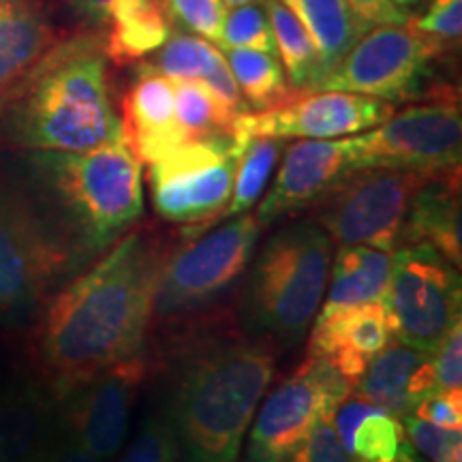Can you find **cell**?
I'll list each match as a JSON object with an SVG mask.
<instances>
[{
    "mask_svg": "<svg viewBox=\"0 0 462 462\" xmlns=\"http://www.w3.org/2000/svg\"><path fill=\"white\" fill-rule=\"evenodd\" d=\"M161 263L159 246L143 231H133L56 289L37 330L50 390L142 354Z\"/></svg>",
    "mask_w": 462,
    "mask_h": 462,
    "instance_id": "6da1fadb",
    "label": "cell"
},
{
    "mask_svg": "<svg viewBox=\"0 0 462 462\" xmlns=\"http://www.w3.org/2000/svg\"><path fill=\"white\" fill-rule=\"evenodd\" d=\"M24 184L88 265L126 234L143 210L142 161L123 133L90 150H26Z\"/></svg>",
    "mask_w": 462,
    "mask_h": 462,
    "instance_id": "7a4b0ae2",
    "label": "cell"
},
{
    "mask_svg": "<svg viewBox=\"0 0 462 462\" xmlns=\"http://www.w3.org/2000/svg\"><path fill=\"white\" fill-rule=\"evenodd\" d=\"M123 133L107 88V56L97 37L56 43L26 73L0 118V135L22 150L78 152Z\"/></svg>",
    "mask_w": 462,
    "mask_h": 462,
    "instance_id": "3957f363",
    "label": "cell"
},
{
    "mask_svg": "<svg viewBox=\"0 0 462 462\" xmlns=\"http://www.w3.org/2000/svg\"><path fill=\"white\" fill-rule=\"evenodd\" d=\"M276 357L265 345L208 346L184 364L170 415L187 462H236L273 383Z\"/></svg>",
    "mask_w": 462,
    "mask_h": 462,
    "instance_id": "277c9868",
    "label": "cell"
},
{
    "mask_svg": "<svg viewBox=\"0 0 462 462\" xmlns=\"http://www.w3.org/2000/svg\"><path fill=\"white\" fill-rule=\"evenodd\" d=\"M251 262L242 300L248 328L281 343H296L326 296L332 238L317 221L293 223L270 236Z\"/></svg>",
    "mask_w": 462,
    "mask_h": 462,
    "instance_id": "5b68a950",
    "label": "cell"
},
{
    "mask_svg": "<svg viewBox=\"0 0 462 462\" xmlns=\"http://www.w3.org/2000/svg\"><path fill=\"white\" fill-rule=\"evenodd\" d=\"M84 268L26 184L0 180V323L28 321Z\"/></svg>",
    "mask_w": 462,
    "mask_h": 462,
    "instance_id": "8992f818",
    "label": "cell"
},
{
    "mask_svg": "<svg viewBox=\"0 0 462 462\" xmlns=\"http://www.w3.org/2000/svg\"><path fill=\"white\" fill-rule=\"evenodd\" d=\"M381 302L392 338L432 354L462 319L458 268L432 246L404 245L392 255L390 282Z\"/></svg>",
    "mask_w": 462,
    "mask_h": 462,
    "instance_id": "52a82bcc",
    "label": "cell"
},
{
    "mask_svg": "<svg viewBox=\"0 0 462 462\" xmlns=\"http://www.w3.org/2000/svg\"><path fill=\"white\" fill-rule=\"evenodd\" d=\"M263 225L245 212L161 263L154 315L190 313L210 304L245 274Z\"/></svg>",
    "mask_w": 462,
    "mask_h": 462,
    "instance_id": "ba28073f",
    "label": "cell"
},
{
    "mask_svg": "<svg viewBox=\"0 0 462 462\" xmlns=\"http://www.w3.org/2000/svg\"><path fill=\"white\" fill-rule=\"evenodd\" d=\"M443 48L446 43L411 24L377 26L357 39L313 92H356L392 106L415 99Z\"/></svg>",
    "mask_w": 462,
    "mask_h": 462,
    "instance_id": "9c48e42d",
    "label": "cell"
},
{
    "mask_svg": "<svg viewBox=\"0 0 462 462\" xmlns=\"http://www.w3.org/2000/svg\"><path fill=\"white\" fill-rule=\"evenodd\" d=\"M242 142L234 135L189 140L150 163V193L159 217L170 223L204 225L221 218L229 204Z\"/></svg>",
    "mask_w": 462,
    "mask_h": 462,
    "instance_id": "30bf717a",
    "label": "cell"
},
{
    "mask_svg": "<svg viewBox=\"0 0 462 462\" xmlns=\"http://www.w3.org/2000/svg\"><path fill=\"white\" fill-rule=\"evenodd\" d=\"M354 170H407L426 176L460 171L462 116L454 101H437L392 114L354 137Z\"/></svg>",
    "mask_w": 462,
    "mask_h": 462,
    "instance_id": "8fae6325",
    "label": "cell"
},
{
    "mask_svg": "<svg viewBox=\"0 0 462 462\" xmlns=\"http://www.w3.org/2000/svg\"><path fill=\"white\" fill-rule=\"evenodd\" d=\"M432 176L407 170H360L321 199L319 223L332 242L394 251L409 204Z\"/></svg>",
    "mask_w": 462,
    "mask_h": 462,
    "instance_id": "7c38bea8",
    "label": "cell"
},
{
    "mask_svg": "<svg viewBox=\"0 0 462 462\" xmlns=\"http://www.w3.org/2000/svg\"><path fill=\"white\" fill-rule=\"evenodd\" d=\"M354 392L326 360L306 356L302 366L274 388L248 435L245 462H285L321 420L334 418Z\"/></svg>",
    "mask_w": 462,
    "mask_h": 462,
    "instance_id": "4fadbf2b",
    "label": "cell"
},
{
    "mask_svg": "<svg viewBox=\"0 0 462 462\" xmlns=\"http://www.w3.org/2000/svg\"><path fill=\"white\" fill-rule=\"evenodd\" d=\"M143 377L146 360L137 354L65 388L51 390L58 432L103 462L114 458L129 432Z\"/></svg>",
    "mask_w": 462,
    "mask_h": 462,
    "instance_id": "5bb4252c",
    "label": "cell"
},
{
    "mask_svg": "<svg viewBox=\"0 0 462 462\" xmlns=\"http://www.w3.org/2000/svg\"><path fill=\"white\" fill-rule=\"evenodd\" d=\"M394 114L388 101L340 90H317L296 95L279 107L246 112L234 120V140L253 135L279 140H337L374 129Z\"/></svg>",
    "mask_w": 462,
    "mask_h": 462,
    "instance_id": "9a60e30c",
    "label": "cell"
},
{
    "mask_svg": "<svg viewBox=\"0 0 462 462\" xmlns=\"http://www.w3.org/2000/svg\"><path fill=\"white\" fill-rule=\"evenodd\" d=\"M354 137L343 140H304L285 150L276 173L255 217L263 225L304 210L326 199L346 176L354 173Z\"/></svg>",
    "mask_w": 462,
    "mask_h": 462,
    "instance_id": "2e32d148",
    "label": "cell"
},
{
    "mask_svg": "<svg viewBox=\"0 0 462 462\" xmlns=\"http://www.w3.org/2000/svg\"><path fill=\"white\" fill-rule=\"evenodd\" d=\"M392 330L383 302H368L315 317L306 356L326 360L356 390L368 362L390 343Z\"/></svg>",
    "mask_w": 462,
    "mask_h": 462,
    "instance_id": "e0dca14e",
    "label": "cell"
},
{
    "mask_svg": "<svg viewBox=\"0 0 462 462\" xmlns=\"http://www.w3.org/2000/svg\"><path fill=\"white\" fill-rule=\"evenodd\" d=\"M58 439L48 383L15 377L0 383V462H48Z\"/></svg>",
    "mask_w": 462,
    "mask_h": 462,
    "instance_id": "ac0fdd59",
    "label": "cell"
},
{
    "mask_svg": "<svg viewBox=\"0 0 462 462\" xmlns=\"http://www.w3.org/2000/svg\"><path fill=\"white\" fill-rule=\"evenodd\" d=\"M123 137L142 163H154L189 142L176 120L173 84L152 65H142L123 103Z\"/></svg>",
    "mask_w": 462,
    "mask_h": 462,
    "instance_id": "d6986e66",
    "label": "cell"
},
{
    "mask_svg": "<svg viewBox=\"0 0 462 462\" xmlns=\"http://www.w3.org/2000/svg\"><path fill=\"white\" fill-rule=\"evenodd\" d=\"M356 388L357 396L374 407L396 418L409 415L421 398L439 390L432 354L390 338V343L368 362Z\"/></svg>",
    "mask_w": 462,
    "mask_h": 462,
    "instance_id": "ffe728a7",
    "label": "cell"
},
{
    "mask_svg": "<svg viewBox=\"0 0 462 462\" xmlns=\"http://www.w3.org/2000/svg\"><path fill=\"white\" fill-rule=\"evenodd\" d=\"M398 245H426L460 268V171L439 173L421 184L409 204Z\"/></svg>",
    "mask_w": 462,
    "mask_h": 462,
    "instance_id": "44dd1931",
    "label": "cell"
},
{
    "mask_svg": "<svg viewBox=\"0 0 462 462\" xmlns=\"http://www.w3.org/2000/svg\"><path fill=\"white\" fill-rule=\"evenodd\" d=\"M56 45L39 0H0V92L20 82Z\"/></svg>",
    "mask_w": 462,
    "mask_h": 462,
    "instance_id": "7402d4cb",
    "label": "cell"
},
{
    "mask_svg": "<svg viewBox=\"0 0 462 462\" xmlns=\"http://www.w3.org/2000/svg\"><path fill=\"white\" fill-rule=\"evenodd\" d=\"M392 274V253L362 245H340L330 268V289L319 315L328 317L383 298Z\"/></svg>",
    "mask_w": 462,
    "mask_h": 462,
    "instance_id": "603a6c76",
    "label": "cell"
},
{
    "mask_svg": "<svg viewBox=\"0 0 462 462\" xmlns=\"http://www.w3.org/2000/svg\"><path fill=\"white\" fill-rule=\"evenodd\" d=\"M106 22L109 32L103 50L116 65H129L159 51L173 24L165 0H114Z\"/></svg>",
    "mask_w": 462,
    "mask_h": 462,
    "instance_id": "cb8c5ba5",
    "label": "cell"
},
{
    "mask_svg": "<svg viewBox=\"0 0 462 462\" xmlns=\"http://www.w3.org/2000/svg\"><path fill=\"white\" fill-rule=\"evenodd\" d=\"M281 3L302 22L306 32L313 39L319 54L321 82L362 37L354 15L345 0H281Z\"/></svg>",
    "mask_w": 462,
    "mask_h": 462,
    "instance_id": "d4e9b609",
    "label": "cell"
},
{
    "mask_svg": "<svg viewBox=\"0 0 462 462\" xmlns=\"http://www.w3.org/2000/svg\"><path fill=\"white\" fill-rule=\"evenodd\" d=\"M265 11L273 26L276 54L281 56L293 97L313 92L319 82V54L313 39L281 0H265Z\"/></svg>",
    "mask_w": 462,
    "mask_h": 462,
    "instance_id": "484cf974",
    "label": "cell"
},
{
    "mask_svg": "<svg viewBox=\"0 0 462 462\" xmlns=\"http://www.w3.org/2000/svg\"><path fill=\"white\" fill-rule=\"evenodd\" d=\"M223 56L248 109L265 112L293 97L276 54L257 50H227Z\"/></svg>",
    "mask_w": 462,
    "mask_h": 462,
    "instance_id": "4316f807",
    "label": "cell"
},
{
    "mask_svg": "<svg viewBox=\"0 0 462 462\" xmlns=\"http://www.w3.org/2000/svg\"><path fill=\"white\" fill-rule=\"evenodd\" d=\"M345 449L351 462H424L402 420L379 407H371L362 415Z\"/></svg>",
    "mask_w": 462,
    "mask_h": 462,
    "instance_id": "83f0119b",
    "label": "cell"
},
{
    "mask_svg": "<svg viewBox=\"0 0 462 462\" xmlns=\"http://www.w3.org/2000/svg\"><path fill=\"white\" fill-rule=\"evenodd\" d=\"M282 150H285V140H279V137L253 135L242 140L234 189H231L229 204L225 206L221 218L240 217L253 210L279 163Z\"/></svg>",
    "mask_w": 462,
    "mask_h": 462,
    "instance_id": "f1b7e54d",
    "label": "cell"
},
{
    "mask_svg": "<svg viewBox=\"0 0 462 462\" xmlns=\"http://www.w3.org/2000/svg\"><path fill=\"white\" fill-rule=\"evenodd\" d=\"M176 120L187 140H215L234 135V120L238 118L223 106L201 82H171Z\"/></svg>",
    "mask_w": 462,
    "mask_h": 462,
    "instance_id": "f546056e",
    "label": "cell"
},
{
    "mask_svg": "<svg viewBox=\"0 0 462 462\" xmlns=\"http://www.w3.org/2000/svg\"><path fill=\"white\" fill-rule=\"evenodd\" d=\"M221 54L223 51L204 37L171 32L159 50L157 62L152 67L170 82H201Z\"/></svg>",
    "mask_w": 462,
    "mask_h": 462,
    "instance_id": "4dcf8cb0",
    "label": "cell"
},
{
    "mask_svg": "<svg viewBox=\"0 0 462 462\" xmlns=\"http://www.w3.org/2000/svg\"><path fill=\"white\" fill-rule=\"evenodd\" d=\"M218 50H257L276 54L273 26L263 3H251L234 7L225 14L218 39Z\"/></svg>",
    "mask_w": 462,
    "mask_h": 462,
    "instance_id": "1f68e13d",
    "label": "cell"
},
{
    "mask_svg": "<svg viewBox=\"0 0 462 462\" xmlns=\"http://www.w3.org/2000/svg\"><path fill=\"white\" fill-rule=\"evenodd\" d=\"M180 454V441L170 411H159L143 420L118 462H178Z\"/></svg>",
    "mask_w": 462,
    "mask_h": 462,
    "instance_id": "d6a6232c",
    "label": "cell"
},
{
    "mask_svg": "<svg viewBox=\"0 0 462 462\" xmlns=\"http://www.w3.org/2000/svg\"><path fill=\"white\" fill-rule=\"evenodd\" d=\"M401 420L415 449L430 462H462L460 430L439 429V426L415 418L411 413L402 415Z\"/></svg>",
    "mask_w": 462,
    "mask_h": 462,
    "instance_id": "836d02e7",
    "label": "cell"
},
{
    "mask_svg": "<svg viewBox=\"0 0 462 462\" xmlns=\"http://www.w3.org/2000/svg\"><path fill=\"white\" fill-rule=\"evenodd\" d=\"M165 5L171 22L208 39L210 43H218L227 14L221 0H165Z\"/></svg>",
    "mask_w": 462,
    "mask_h": 462,
    "instance_id": "e575fe53",
    "label": "cell"
},
{
    "mask_svg": "<svg viewBox=\"0 0 462 462\" xmlns=\"http://www.w3.org/2000/svg\"><path fill=\"white\" fill-rule=\"evenodd\" d=\"M285 462H351V456L340 443L334 418H326L287 456Z\"/></svg>",
    "mask_w": 462,
    "mask_h": 462,
    "instance_id": "d590c367",
    "label": "cell"
},
{
    "mask_svg": "<svg viewBox=\"0 0 462 462\" xmlns=\"http://www.w3.org/2000/svg\"><path fill=\"white\" fill-rule=\"evenodd\" d=\"M415 31L435 37L443 43L460 42L462 37V0H432L430 7L418 20L409 22Z\"/></svg>",
    "mask_w": 462,
    "mask_h": 462,
    "instance_id": "8d00e7d4",
    "label": "cell"
},
{
    "mask_svg": "<svg viewBox=\"0 0 462 462\" xmlns=\"http://www.w3.org/2000/svg\"><path fill=\"white\" fill-rule=\"evenodd\" d=\"M439 390H462V319L456 321L446 338L432 351Z\"/></svg>",
    "mask_w": 462,
    "mask_h": 462,
    "instance_id": "74e56055",
    "label": "cell"
},
{
    "mask_svg": "<svg viewBox=\"0 0 462 462\" xmlns=\"http://www.w3.org/2000/svg\"><path fill=\"white\" fill-rule=\"evenodd\" d=\"M411 415L439 429H462V390H437L415 404Z\"/></svg>",
    "mask_w": 462,
    "mask_h": 462,
    "instance_id": "f35d334b",
    "label": "cell"
},
{
    "mask_svg": "<svg viewBox=\"0 0 462 462\" xmlns=\"http://www.w3.org/2000/svg\"><path fill=\"white\" fill-rule=\"evenodd\" d=\"M345 3L362 34L377 26H404L411 22L407 11L394 5V0H345Z\"/></svg>",
    "mask_w": 462,
    "mask_h": 462,
    "instance_id": "ab89813d",
    "label": "cell"
},
{
    "mask_svg": "<svg viewBox=\"0 0 462 462\" xmlns=\"http://www.w3.org/2000/svg\"><path fill=\"white\" fill-rule=\"evenodd\" d=\"M48 462H103V460L97 458V456L88 454L86 449L79 448L78 443L69 441L67 437H62L60 432H58V439H56L54 448H51Z\"/></svg>",
    "mask_w": 462,
    "mask_h": 462,
    "instance_id": "60d3db41",
    "label": "cell"
},
{
    "mask_svg": "<svg viewBox=\"0 0 462 462\" xmlns=\"http://www.w3.org/2000/svg\"><path fill=\"white\" fill-rule=\"evenodd\" d=\"M114 0H69V5L78 11L86 20L95 22V24H106L107 9Z\"/></svg>",
    "mask_w": 462,
    "mask_h": 462,
    "instance_id": "b9f144b4",
    "label": "cell"
},
{
    "mask_svg": "<svg viewBox=\"0 0 462 462\" xmlns=\"http://www.w3.org/2000/svg\"><path fill=\"white\" fill-rule=\"evenodd\" d=\"M24 79H26V75L24 78L20 79V82H17L15 86H11L9 90H5V92H0V118H3V114L7 112V107L11 106V103H14V99L17 95H20V90H22V86H24Z\"/></svg>",
    "mask_w": 462,
    "mask_h": 462,
    "instance_id": "7bdbcfd3",
    "label": "cell"
},
{
    "mask_svg": "<svg viewBox=\"0 0 462 462\" xmlns=\"http://www.w3.org/2000/svg\"><path fill=\"white\" fill-rule=\"evenodd\" d=\"M421 3H426V0H394V5H398V7H401L402 11H411V9H415V7H420Z\"/></svg>",
    "mask_w": 462,
    "mask_h": 462,
    "instance_id": "ee69618b",
    "label": "cell"
},
{
    "mask_svg": "<svg viewBox=\"0 0 462 462\" xmlns=\"http://www.w3.org/2000/svg\"><path fill=\"white\" fill-rule=\"evenodd\" d=\"M225 7L234 9V7H242V5H251V3H262V0H221Z\"/></svg>",
    "mask_w": 462,
    "mask_h": 462,
    "instance_id": "f6af8a7d",
    "label": "cell"
}]
</instances>
